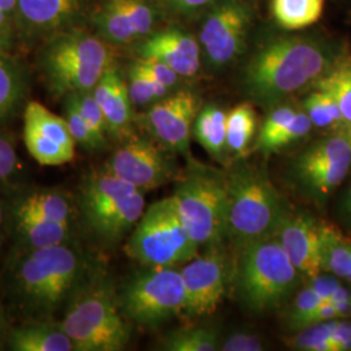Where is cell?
Returning <instances> with one entry per match:
<instances>
[{
	"mask_svg": "<svg viewBox=\"0 0 351 351\" xmlns=\"http://www.w3.org/2000/svg\"><path fill=\"white\" fill-rule=\"evenodd\" d=\"M199 55L198 42L176 29L154 34L139 47V58L159 60L182 77H191L198 72Z\"/></svg>",
	"mask_w": 351,
	"mask_h": 351,
	"instance_id": "cell-20",
	"label": "cell"
},
{
	"mask_svg": "<svg viewBox=\"0 0 351 351\" xmlns=\"http://www.w3.org/2000/svg\"><path fill=\"white\" fill-rule=\"evenodd\" d=\"M186 291V314L194 317L213 315L226 294L229 269L224 255L213 251L191 259L181 269Z\"/></svg>",
	"mask_w": 351,
	"mask_h": 351,
	"instance_id": "cell-13",
	"label": "cell"
},
{
	"mask_svg": "<svg viewBox=\"0 0 351 351\" xmlns=\"http://www.w3.org/2000/svg\"><path fill=\"white\" fill-rule=\"evenodd\" d=\"M147 269L126 281L119 303L130 322L156 326L186 311V291L181 271L172 267Z\"/></svg>",
	"mask_w": 351,
	"mask_h": 351,
	"instance_id": "cell-9",
	"label": "cell"
},
{
	"mask_svg": "<svg viewBox=\"0 0 351 351\" xmlns=\"http://www.w3.org/2000/svg\"><path fill=\"white\" fill-rule=\"evenodd\" d=\"M121 4L134 26L137 37L149 34L154 24V16L150 7L142 0H121Z\"/></svg>",
	"mask_w": 351,
	"mask_h": 351,
	"instance_id": "cell-39",
	"label": "cell"
},
{
	"mask_svg": "<svg viewBox=\"0 0 351 351\" xmlns=\"http://www.w3.org/2000/svg\"><path fill=\"white\" fill-rule=\"evenodd\" d=\"M111 65L112 56L107 43L77 29L51 36L38 55V66L46 86L58 98L93 90Z\"/></svg>",
	"mask_w": 351,
	"mask_h": 351,
	"instance_id": "cell-4",
	"label": "cell"
},
{
	"mask_svg": "<svg viewBox=\"0 0 351 351\" xmlns=\"http://www.w3.org/2000/svg\"><path fill=\"white\" fill-rule=\"evenodd\" d=\"M8 332H10V330H8V328H7L5 315H4V310H3L1 303H0V350L3 349V346H5Z\"/></svg>",
	"mask_w": 351,
	"mask_h": 351,
	"instance_id": "cell-48",
	"label": "cell"
},
{
	"mask_svg": "<svg viewBox=\"0 0 351 351\" xmlns=\"http://www.w3.org/2000/svg\"><path fill=\"white\" fill-rule=\"evenodd\" d=\"M220 336L213 328H184L165 336L162 349L168 351L220 350Z\"/></svg>",
	"mask_w": 351,
	"mask_h": 351,
	"instance_id": "cell-31",
	"label": "cell"
},
{
	"mask_svg": "<svg viewBox=\"0 0 351 351\" xmlns=\"http://www.w3.org/2000/svg\"><path fill=\"white\" fill-rule=\"evenodd\" d=\"M88 280V261L72 242L32 249L14 263L13 294L30 311L50 315Z\"/></svg>",
	"mask_w": 351,
	"mask_h": 351,
	"instance_id": "cell-1",
	"label": "cell"
},
{
	"mask_svg": "<svg viewBox=\"0 0 351 351\" xmlns=\"http://www.w3.org/2000/svg\"><path fill=\"white\" fill-rule=\"evenodd\" d=\"M19 158L12 134L0 130V182L7 181L17 171Z\"/></svg>",
	"mask_w": 351,
	"mask_h": 351,
	"instance_id": "cell-40",
	"label": "cell"
},
{
	"mask_svg": "<svg viewBox=\"0 0 351 351\" xmlns=\"http://www.w3.org/2000/svg\"><path fill=\"white\" fill-rule=\"evenodd\" d=\"M171 4H173L177 8H182V10H193V8H198L207 3H210L211 0H168Z\"/></svg>",
	"mask_w": 351,
	"mask_h": 351,
	"instance_id": "cell-47",
	"label": "cell"
},
{
	"mask_svg": "<svg viewBox=\"0 0 351 351\" xmlns=\"http://www.w3.org/2000/svg\"><path fill=\"white\" fill-rule=\"evenodd\" d=\"M315 88L324 91L337 103L343 125L351 126V52L343 49L326 72L315 81Z\"/></svg>",
	"mask_w": 351,
	"mask_h": 351,
	"instance_id": "cell-22",
	"label": "cell"
},
{
	"mask_svg": "<svg viewBox=\"0 0 351 351\" xmlns=\"http://www.w3.org/2000/svg\"><path fill=\"white\" fill-rule=\"evenodd\" d=\"M16 10H17V0H0V11L12 17L13 21L16 16Z\"/></svg>",
	"mask_w": 351,
	"mask_h": 351,
	"instance_id": "cell-49",
	"label": "cell"
},
{
	"mask_svg": "<svg viewBox=\"0 0 351 351\" xmlns=\"http://www.w3.org/2000/svg\"><path fill=\"white\" fill-rule=\"evenodd\" d=\"M199 113L198 98L190 91H178L152 104L146 114L152 136L172 152H188L190 134Z\"/></svg>",
	"mask_w": 351,
	"mask_h": 351,
	"instance_id": "cell-14",
	"label": "cell"
},
{
	"mask_svg": "<svg viewBox=\"0 0 351 351\" xmlns=\"http://www.w3.org/2000/svg\"><path fill=\"white\" fill-rule=\"evenodd\" d=\"M220 350L223 351H262L263 342L256 335L249 332H237L230 335L223 342Z\"/></svg>",
	"mask_w": 351,
	"mask_h": 351,
	"instance_id": "cell-43",
	"label": "cell"
},
{
	"mask_svg": "<svg viewBox=\"0 0 351 351\" xmlns=\"http://www.w3.org/2000/svg\"><path fill=\"white\" fill-rule=\"evenodd\" d=\"M277 24L289 30L314 25L324 11V0H271Z\"/></svg>",
	"mask_w": 351,
	"mask_h": 351,
	"instance_id": "cell-29",
	"label": "cell"
},
{
	"mask_svg": "<svg viewBox=\"0 0 351 351\" xmlns=\"http://www.w3.org/2000/svg\"><path fill=\"white\" fill-rule=\"evenodd\" d=\"M95 23L103 37L113 43L124 45L138 38L121 0H108L97 16Z\"/></svg>",
	"mask_w": 351,
	"mask_h": 351,
	"instance_id": "cell-30",
	"label": "cell"
},
{
	"mask_svg": "<svg viewBox=\"0 0 351 351\" xmlns=\"http://www.w3.org/2000/svg\"><path fill=\"white\" fill-rule=\"evenodd\" d=\"M326 51L300 38H284L258 51L246 68L245 81L251 95L275 101L315 82L330 65Z\"/></svg>",
	"mask_w": 351,
	"mask_h": 351,
	"instance_id": "cell-3",
	"label": "cell"
},
{
	"mask_svg": "<svg viewBox=\"0 0 351 351\" xmlns=\"http://www.w3.org/2000/svg\"><path fill=\"white\" fill-rule=\"evenodd\" d=\"M337 319L304 326L300 332L287 339V345L294 350L330 351L329 341L336 328Z\"/></svg>",
	"mask_w": 351,
	"mask_h": 351,
	"instance_id": "cell-33",
	"label": "cell"
},
{
	"mask_svg": "<svg viewBox=\"0 0 351 351\" xmlns=\"http://www.w3.org/2000/svg\"><path fill=\"white\" fill-rule=\"evenodd\" d=\"M198 249L168 197L145 210L128 241L126 254L145 267H172L197 258Z\"/></svg>",
	"mask_w": 351,
	"mask_h": 351,
	"instance_id": "cell-7",
	"label": "cell"
},
{
	"mask_svg": "<svg viewBox=\"0 0 351 351\" xmlns=\"http://www.w3.org/2000/svg\"><path fill=\"white\" fill-rule=\"evenodd\" d=\"M14 45V32L13 29L0 26V53H5L12 50Z\"/></svg>",
	"mask_w": 351,
	"mask_h": 351,
	"instance_id": "cell-46",
	"label": "cell"
},
{
	"mask_svg": "<svg viewBox=\"0 0 351 351\" xmlns=\"http://www.w3.org/2000/svg\"><path fill=\"white\" fill-rule=\"evenodd\" d=\"M1 223H3V207L0 203V228H1Z\"/></svg>",
	"mask_w": 351,
	"mask_h": 351,
	"instance_id": "cell-52",
	"label": "cell"
},
{
	"mask_svg": "<svg viewBox=\"0 0 351 351\" xmlns=\"http://www.w3.org/2000/svg\"><path fill=\"white\" fill-rule=\"evenodd\" d=\"M128 88L130 101L134 106H146L152 101H160L169 90L146 73L136 62L129 69Z\"/></svg>",
	"mask_w": 351,
	"mask_h": 351,
	"instance_id": "cell-32",
	"label": "cell"
},
{
	"mask_svg": "<svg viewBox=\"0 0 351 351\" xmlns=\"http://www.w3.org/2000/svg\"><path fill=\"white\" fill-rule=\"evenodd\" d=\"M65 120L77 145L85 147L86 150L97 151L104 149L106 143H103L101 139L97 137V134L86 123V120L75 108L73 101L68 98H65Z\"/></svg>",
	"mask_w": 351,
	"mask_h": 351,
	"instance_id": "cell-37",
	"label": "cell"
},
{
	"mask_svg": "<svg viewBox=\"0 0 351 351\" xmlns=\"http://www.w3.org/2000/svg\"><path fill=\"white\" fill-rule=\"evenodd\" d=\"M93 94L104 114L107 133L114 139L126 141L132 134V106L128 84L120 71L111 65L101 77Z\"/></svg>",
	"mask_w": 351,
	"mask_h": 351,
	"instance_id": "cell-19",
	"label": "cell"
},
{
	"mask_svg": "<svg viewBox=\"0 0 351 351\" xmlns=\"http://www.w3.org/2000/svg\"><path fill=\"white\" fill-rule=\"evenodd\" d=\"M324 300L310 285L301 290L294 298L293 306L289 310V326L300 330L307 326L311 315L324 303Z\"/></svg>",
	"mask_w": 351,
	"mask_h": 351,
	"instance_id": "cell-38",
	"label": "cell"
},
{
	"mask_svg": "<svg viewBox=\"0 0 351 351\" xmlns=\"http://www.w3.org/2000/svg\"><path fill=\"white\" fill-rule=\"evenodd\" d=\"M14 216H29L72 226L73 206L69 198L62 191H34L27 194L17 204Z\"/></svg>",
	"mask_w": 351,
	"mask_h": 351,
	"instance_id": "cell-25",
	"label": "cell"
},
{
	"mask_svg": "<svg viewBox=\"0 0 351 351\" xmlns=\"http://www.w3.org/2000/svg\"><path fill=\"white\" fill-rule=\"evenodd\" d=\"M313 129V123L306 112H297L294 119L289 123L288 125L272 137L265 139L262 143L255 145V149L261 152L271 154L280 150L282 147H287L290 143L297 142L300 139L306 137L310 130Z\"/></svg>",
	"mask_w": 351,
	"mask_h": 351,
	"instance_id": "cell-35",
	"label": "cell"
},
{
	"mask_svg": "<svg viewBox=\"0 0 351 351\" xmlns=\"http://www.w3.org/2000/svg\"><path fill=\"white\" fill-rule=\"evenodd\" d=\"M351 167V143L348 136H333L315 142L293 165L297 182L315 198H326L339 188Z\"/></svg>",
	"mask_w": 351,
	"mask_h": 351,
	"instance_id": "cell-10",
	"label": "cell"
},
{
	"mask_svg": "<svg viewBox=\"0 0 351 351\" xmlns=\"http://www.w3.org/2000/svg\"><path fill=\"white\" fill-rule=\"evenodd\" d=\"M247 24L249 14L234 3L220 7L206 20L202 27L201 42L211 63L220 66L239 55Z\"/></svg>",
	"mask_w": 351,
	"mask_h": 351,
	"instance_id": "cell-15",
	"label": "cell"
},
{
	"mask_svg": "<svg viewBox=\"0 0 351 351\" xmlns=\"http://www.w3.org/2000/svg\"><path fill=\"white\" fill-rule=\"evenodd\" d=\"M13 25H14V21H13L12 17H10L8 14L0 11V26L13 29Z\"/></svg>",
	"mask_w": 351,
	"mask_h": 351,
	"instance_id": "cell-50",
	"label": "cell"
},
{
	"mask_svg": "<svg viewBox=\"0 0 351 351\" xmlns=\"http://www.w3.org/2000/svg\"><path fill=\"white\" fill-rule=\"evenodd\" d=\"M136 63L149 75L155 78L156 81H159L165 88H171L177 84V80L180 75L176 73L172 68H169L168 65L155 60V59H145V58H139L136 60Z\"/></svg>",
	"mask_w": 351,
	"mask_h": 351,
	"instance_id": "cell-42",
	"label": "cell"
},
{
	"mask_svg": "<svg viewBox=\"0 0 351 351\" xmlns=\"http://www.w3.org/2000/svg\"><path fill=\"white\" fill-rule=\"evenodd\" d=\"M60 326L75 351L124 350L130 339L119 300L103 282L90 278L66 303Z\"/></svg>",
	"mask_w": 351,
	"mask_h": 351,
	"instance_id": "cell-5",
	"label": "cell"
},
{
	"mask_svg": "<svg viewBox=\"0 0 351 351\" xmlns=\"http://www.w3.org/2000/svg\"><path fill=\"white\" fill-rule=\"evenodd\" d=\"M68 99L73 101L75 108L82 114V117L86 120L88 126L93 129V132L97 134V137L101 139L103 143H107V124L104 114L101 112V107L95 99L93 90L90 91H80L73 93L68 97Z\"/></svg>",
	"mask_w": 351,
	"mask_h": 351,
	"instance_id": "cell-36",
	"label": "cell"
},
{
	"mask_svg": "<svg viewBox=\"0 0 351 351\" xmlns=\"http://www.w3.org/2000/svg\"><path fill=\"white\" fill-rule=\"evenodd\" d=\"M304 108L313 125L317 128L343 125V119L337 103L324 91L315 90L311 93L304 101Z\"/></svg>",
	"mask_w": 351,
	"mask_h": 351,
	"instance_id": "cell-34",
	"label": "cell"
},
{
	"mask_svg": "<svg viewBox=\"0 0 351 351\" xmlns=\"http://www.w3.org/2000/svg\"><path fill=\"white\" fill-rule=\"evenodd\" d=\"M224 182L228 197L226 239L241 251L276 237L290 211L263 171L239 164Z\"/></svg>",
	"mask_w": 351,
	"mask_h": 351,
	"instance_id": "cell-2",
	"label": "cell"
},
{
	"mask_svg": "<svg viewBox=\"0 0 351 351\" xmlns=\"http://www.w3.org/2000/svg\"><path fill=\"white\" fill-rule=\"evenodd\" d=\"M84 0H17L14 25L27 37H49L69 29Z\"/></svg>",
	"mask_w": 351,
	"mask_h": 351,
	"instance_id": "cell-17",
	"label": "cell"
},
{
	"mask_svg": "<svg viewBox=\"0 0 351 351\" xmlns=\"http://www.w3.org/2000/svg\"><path fill=\"white\" fill-rule=\"evenodd\" d=\"M256 130V113L249 103H241L226 113L228 152L242 158L250 149Z\"/></svg>",
	"mask_w": 351,
	"mask_h": 351,
	"instance_id": "cell-28",
	"label": "cell"
},
{
	"mask_svg": "<svg viewBox=\"0 0 351 351\" xmlns=\"http://www.w3.org/2000/svg\"><path fill=\"white\" fill-rule=\"evenodd\" d=\"M345 210H346V213L351 217V186L349 189L348 195H346V199H345Z\"/></svg>",
	"mask_w": 351,
	"mask_h": 351,
	"instance_id": "cell-51",
	"label": "cell"
},
{
	"mask_svg": "<svg viewBox=\"0 0 351 351\" xmlns=\"http://www.w3.org/2000/svg\"><path fill=\"white\" fill-rule=\"evenodd\" d=\"M295 113H297V111L290 108V107H280V108L275 110L274 112H271V114L265 119V121L262 125V129L258 134L255 145L262 143L265 139L272 137L274 134H276L277 132L284 129L294 119Z\"/></svg>",
	"mask_w": 351,
	"mask_h": 351,
	"instance_id": "cell-41",
	"label": "cell"
},
{
	"mask_svg": "<svg viewBox=\"0 0 351 351\" xmlns=\"http://www.w3.org/2000/svg\"><path fill=\"white\" fill-rule=\"evenodd\" d=\"M171 199L198 246L217 247L224 242L228 216L224 180L202 172L186 176L176 186Z\"/></svg>",
	"mask_w": 351,
	"mask_h": 351,
	"instance_id": "cell-8",
	"label": "cell"
},
{
	"mask_svg": "<svg viewBox=\"0 0 351 351\" xmlns=\"http://www.w3.org/2000/svg\"><path fill=\"white\" fill-rule=\"evenodd\" d=\"M145 197L138 190L99 206L81 208L88 229L106 242H116L137 226L145 213Z\"/></svg>",
	"mask_w": 351,
	"mask_h": 351,
	"instance_id": "cell-18",
	"label": "cell"
},
{
	"mask_svg": "<svg viewBox=\"0 0 351 351\" xmlns=\"http://www.w3.org/2000/svg\"><path fill=\"white\" fill-rule=\"evenodd\" d=\"M330 351L351 350V322L337 319L336 328L329 341Z\"/></svg>",
	"mask_w": 351,
	"mask_h": 351,
	"instance_id": "cell-44",
	"label": "cell"
},
{
	"mask_svg": "<svg viewBox=\"0 0 351 351\" xmlns=\"http://www.w3.org/2000/svg\"><path fill=\"white\" fill-rule=\"evenodd\" d=\"M300 276L277 237L239 251L236 285L242 301L252 311L274 310L295 289Z\"/></svg>",
	"mask_w": 351,
	"mask_h": 351,
	"instance_id": "cell-6",
	"label": "cell"
},
{
	"mask_svg": "<svg viewBox=\"0 0 351 351\" xmlns=\"http://www.w3.org/2000/svg\"><path fill=\"white\" fill-rule=\"evenodd\" d=\"M24 141L40 165H63L75 159V138L65 117L51 112L39 101H29L24 112Z\"/></svg>",
	"mask_w": 351,
	"mask_h": 351,
	"instance_id": "cell-12",
	"label": "cell"
},
{
	"mask_svg": "<svg viewBox=\"0 0 351 351\" xmlns=\"http://www.w3.org/2000/svg\"><path fill=\"white\" fill-rule=\"evenodd\" d=\"M320 221L306 213H289L276 237L290 262L308 280L319 276L320 268Z\"/></svg>",
	"mask_w": 351,
	"mask_h": 351,
	"instance_id": "cell-16",
	"label": "cell"
},
{
	"mask_svg": "<svg viewBox=\"0 0 351 351\" xmlns=\"http://www.w3.org/2000/svg\"><path fill=\"white\" fill-rule=\"evenodd\" d=\"M5 346L12 351H75L62 326L46 323L17 326L8 332Z\"/></svg>",
	"mask_w": 351,
	"mask_h": 351,
	"instance_id": "cell-21",
	"label": "cell"
},
{
	"mask_svg": "<svg viewBox=\"0 0 351 351\" xmlns=\"http://www.w3.org/2000/svg\"><path fill=\"white\" fill-rule=\"evenodd\" d=\"M320 268L351 284V239L339 228L320 221Z\"/></svg>",
	"mask_w": 351,
	"mask_h": 351,
	"instance_id": "cell-23",
	"label": "cell"
},
{
	"mask_svg": "<svg viewBox=\"0 0 351 351\" xmlns=\"http://www.w3.org/2000/svg\"><path fill=\"white\" fill-rule=\"evenodd\" d=\"M168 151L147 139L130 137L113 152L107 171L141 191L160 188L175 175Z\"/></svg>",
	"mask_w": 351,
	"mask_h": 351,
	"instance_id": "cell-11",
	"label": "cell"
},
{
	"mask_svg": "<svg viewBox=\"0 0 351 351\" xmlns=\"http://www.w3.org/2000/svg\"><path fill=\"white\" fill-rule=\"evenodd\" d=\"M310 287L314 289L315 291L324 300V301H330L332 297L336 294V291L341 288L339 280L335 277L319 276L310 280Z\"/></svg>",
	"mask_w": 351,
	"mask_h": 351,
	"instance_id": "cell-45",
	"label": "cell"
},
{
	"mask_svg": "<svg viewBox=\"0 0 351 351\" xmlns=\"http://www.w3.org/2000/svg\"><path fill=\"white\" fill-rule=\"evenodd\" d=\"M193 133L197 142L216 160L226 163L229 155L226 146V113L217 106H206L199 111Z\"/></svg>",
	"mask_w": 351,
	"mask_h": 351,
	"instance_id": "cell-26",
	"label": "cell"
},
{
	"mask_svg": "<svg viewBox=\"0 0 351 351\" xmlns=\"http://www.w3.org/2000/svg\"><path fill=\"white\" fill-rule=\"evenodd\" d=\"M346 136H348V138H349L351 143V126H349V129H348V134H346Z\"/></svg>",
	"mask_w": 351,
	"mask_h": 351,
	"instance_id": "cell-53",
	"label": "cell"
},
{
	"mask_svg": "<svg viewBox=\"0 0 351 351\" xmlns=\"http://www.w3.org/2000/svg\"><path fill=\"white\" fill-rule=\"evenodd\" d=\"M16 232L26 250L43 249L71 242L72 226L40 220L29 216H14Z\"/></svg>",
	"mask_w": 351,
	"mask_h": 351,
	"instance_id": "cell-27",
	"label": "cell"
},
{
	"mask_svg": "<svg viewBox=\"0 0 351 351\" xmlns=\"http://www.w3.org/2000/svg\"><path fill=\"white\" fill-rule=\"evenodd\" d=\"M25 66L10 52L0 53V124L12 117L25 98Z\"/></svg>",
	"mask_w": 351,
	"mask_h": 351,
	"instance_id": "cell-24",
	"label": "cell"
}]
</instances>
